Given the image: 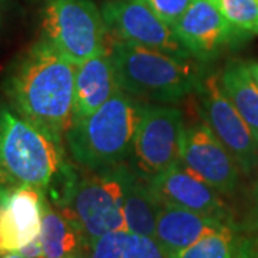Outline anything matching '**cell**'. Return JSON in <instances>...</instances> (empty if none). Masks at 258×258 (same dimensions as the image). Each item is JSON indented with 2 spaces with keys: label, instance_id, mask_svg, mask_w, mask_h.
Listing matches in <instances>:
<instances>
[{
  "label": "cell",
  "instance_id": "obj_3",
  "mask_svg": "<svg viewBox=\"0 0 258 258\" xmlns=\"http://www.w3.org/2000/svg\"><path fill=\"white\" fill-rule=\"evenodd\" d=\"M128 166L122 164L79 175L66 165L46 191L56 208L82 231L89 244L111 231L126 230L123 197Z\"/></svg>",
  "mask_w": 258,
  "mask_h": 258
},
{
  "label": "cell",
  "instance_id": "obj_7",
  "mask_svg": "<svg viewBox=\"0 0 258 258\" xmlns=\"http://www.w3.org/2000/svg\"><path fill=\"white\" fill-rule=\"evenodd\" d=\"M184 129V115L179 108L147 103L137 129L129 166L139 176L149 179L179 164Z\"/></svg>",
  "mask_w": 258,
  "mask_h": 258
},
{
  "label": "cell",
  "instance_id": "obj_2",
  "mask_svg": "<svg viewBox=\"0 0 258 258\" xmlns=\"http://www.w3.org/2000/svg\"><path fill=\"white\" fill-rule=\"evenodd\" d=\"M145 108L147 102L120 89L92 115L71 123L64 142L72 159L92 172L126 164Z\"/></svg>",
  "mask_w": 258,
  "mask_h": 258
},
{
  "label": "cell",
  "instance_id": "obj_13",
  "mask_svg": "<svg viewBox=\"0 0 258 258\" xmlns=\"http://www.w3.org/2000/svg\"><path fill=\"white\" fill-rule=\"evenodd\" d=\"M43 195V191L30 186H19L10 192L0 214V255L18 252L40 235Z\"/></svg>",
  "mask_w": 258,
  "mask_h": 258
},
{
  "label": "cell",
  "instance_id": "obj_25",
  "mask_svg": "<svg viewBox=\"0 0 258 258\" xmlns=\"http://www.w3.org/2000/svg\"><path fill=\"white\" fill-rule=\"evenodd\" d=\"M12 191H13V189L10 188L9 185L5 184V182L0 179V214L5 210V207H6V204H8V200H9V195Z\"/></svg>",
  "mask_w": 258,
  "mask_h": 258
},
{
  "label": "cell",
  "instance_id": "obj_10",
  "mask_svg": "<svg viewBox=\"0 0 258 258\" xmlns=\"http://www.w3.org/2000/svg\"><path fill=\"white\" fill-rule=\"evenodd\" d=\"M181 164L224 197L232 195L240 185L237 162L204 119L185 126Z\"/></svg>",
  "mask_w": 258,
  "mask_h": 258
},
{
  "label": "cell",
  "instance_id": "obj_15",
  "mask_svg": "<svg viewBox=\"0 0 258 258\" xmlns=\"http://www.w3.org/2000/svg\"><path fill=\"white\" fill-rule=\"evenodd\" d=\"M120 91L111 50L88 59L76 66L72 122L83 119L98 111L105 102Z\"/></svg>",
  "mask_w": 258,
  "mask_h": 258
},
{
  "label": "cell",
  "instance_id": "obj_16",
  "mask_svg": "<svg viewBox=\"0 0 258 258\" xmlns=\"http://www.w3.org/2000/svg\"><path fill=\"white\" fill-rule=\"evenodd\" d=\"M40 242L45 258H89L91 244L74 222L43 195Z\"/></svg>",
  "mask_w": 258,
  "mask_h": 258
},
{
  "label": "cell",
  "instance_id": "obj_1",
  "mask_svg": "<svg viewBox=\"0 0 258 258\" xmlns=\"http://www.w3.org/2000/svg\"><path fill=\"white\" fill-rule=\"evenodd\" d=\"M76 66L45 37L10 66L3 89L12 109L63 144L72 122Z\"/></svg>",
  "mask_w": 258,
  "mask_h": 258
},
{
  "label": "cell",
  "instance_id": "obj_21",
  "mask_svg": "<svg viewBox=\"0 0 258 258\" xmlns=\"http://www.w3.org/2000/svg\"><path fill=\"white\" fill-rule=\"evenodd\" d=\"M129 234L126 230L111 231L91 242L89 258H122Z\"/></svg>",
  "mask_w": 258,
  "mask_h": 258
},
{
  "label": "cell",
  "instance_id": "obj_20",
  "mask_svg": "<svg viewBox=\"0 0 258 258\" xmlns=\"http://www.w3.org/2000/svg\"><path fill=\"white\" fill-rule=\"evenodd\" d=\"M244 36L258 35V0H211Z\"/></svg>",
  "mask_w": 258,
  "mask_h": 258
},
{
  "label": "cell",
  "instance_id": "obj_9",
  "mask_svg": "<svg viewBox=\"0 0 258 258\" xmlns=\"http://www.w3.org/2000/svg\"><path fill=\"white\" fill-rule=\"evenodd\" d=\"M106 28L123 42L154 49L179 59H192L165 23L144 0H109L102 6Z\"/></svg>",
  "mask_w": 258,
  "mask_h": 258
},
{
  "label": "cell",
  "instance_id": "obj_27",
  "mask_svg": "<svg viewBox=\"0 0 258 258\" xmlns=\"http://www.w3.org/2000/svg\"><path fill=\"white\" fill-rule=\"evenodd\" d=\"M8 3H9V0H0V23L3 22V18H5V15H6Z\"/></svg>",
  "mask_w": 258,
  "mask_h": 258
},
{
  "label": "cell",
  "instance_id": "obj_18",
  "mask_svg": "<svg viewBox=\"0 0 258 258\" xmlns=\"http://www.w3.org/2000/svg\"><path fill=\"white\" fill-rule=\"evenodd\" d=\"M218 82L258 142V88L249 75L245 60L232 59L224 66Z\"/></svg>",
  "mask_w": 258,
  "mask_h": 258
},
{
  "label": "cell",
  "instance_id": "obj_17",
  "mask_svg": "<svg viewBox=\"0 0 258 258\" xmlns=\"http://www.w3.org/2000/svg\"><path fill=\"white\" fill-rule=\"evenodd\" d=\"M161 207L162 203L149 182L128 166L123 197V217L128 232L154 237Z\"/></svg>",
  "mask_w": 258,
  "mask_h": 258
},
{
  "label": "cell",
  "instance_id": "obj_5",
  "mask_svg": "<svg viewBox=\"0 0 258 258\" xmlns=\"http://www.w3.org/2000/svg\"><path fill=\"white\" fill-rule=\"evenodd\" d=\"M64 166L63 144L12 108L0 106V179L5 184L46 192Z\"/></svg>",
  "mask_w": 258,
  "mask_h": 258
},
{
  "label": "cell",
  "instance_id": "obj_28",
  "mask_svg": "<svg viewBox=\"0 0 258 258\" xmlns=\"http://www.w3.org/2000/svg\"><path fill=\"white\" fill-rule=\"evenodd\" d=\"M0 258H23L20 254L18 252H8V254H3V255H0Z\"/></svg>",
  "mask_w": 258,
  "mask_h": 258
},
{
  "label": "cell",
  "instance_id": "obj_19",
  "mask_svg": "<svg viewBox=\"0 0 258 258\" xmlns=\"http://www.w3.org/2000/svg\"><path fill=\"white\" fill-rule=\"evenodd\" d=\"M174 258H254V248L237 227H228L205 235Z\"/></svg>",
  "mask_w": 258,
  "mask_h": 258
},
{
  "label": "cell",
  "instance_id": "obj_22",
  "mask_svg": "<svg viewBox=\"0 0 258 258\" xmlns=\"http://www.w3.org/2000/svg\"><path fill=\"white\" fill-rule=\"evenodd\" d=\"M122 258H168L154 237L129 234Z\"/></svg>",
  "mask_w": 258,
  "mask_h": 258
},
{
  "label": "cell",
  "instance_id": "obj_11",
  "mask_svg": "<svg viewBox=\"0 0 258 258\" xmlns=\"http://www.w3.org/2000/svg\"><path fill=\"white\" fill-rule=\"evenodd\" d=\"M178 40L198 62H208L234 40L245 37L222 16L211 0H192L172 25Z\"/></svg>",
  "mask_w": 258,
  "mask_h": 258
},
{
  "label": "cell",
  "instance_id": "obj_23",
  "mask_svg": "<svg viewBox=\"0 0 258 258\" xmlns=\"http://www.w3.org/2000/svg\"><path fill=\"white\" fill-rule=\"evenodd\" d=\"M151 9L157 13L169 26L184 15L192 0H144Z\"/></svg>",
  "mask_w": 258,
  "mask_h": 258
},
{
  "label": "cell",
  "instance_id": "obj_8",
  "mask_svg": "<svg viewBox=\"0 0 258 258\" xmlns=\"http://www.w3.org/2000/svg\"><path fill=\"white\" fill-rule=\"evenodd\" d=\"M195 93L201 118L227 148L240 171L251 175L258 169V142L230 99L224 95L218 76L203 78Z\"/></svg>",
  "mask_w": 258,
  "mask_h": 258
},
{
  "label": "cell",
  "instance_id": "obj_4",
  "mask_svg": "<svg viewBox=\"0 0 258 258\" xmlns=\"http://www.w3.org/2000/svg\"><path fill=\"white\" fill-rule=\"evenodd\" d=\"M109 50L120 89L141 101L176 103L195 92L204 78L192 59H179L119 39Z\"/></svg>",
  "mask_w": 258,
  "mask_h": 258
},
{
  "label": "cell",
  "instance_id": "obj_14",
  "mask_svg": "<svg viewBox=\"0 0 258 258\" xmlns=\"http://www.w3.org/2000/svg\"><path fill=\"white\" fill-rule=\"evenodd\" d=\"M228 227L237 225L211 215H204L181 207L162 204L161 211L158 214L154 238L165 252L166 257L174 258L205 235L225 230Z\"/></svg>",
  "mask_w": 258,
  "mask_h": 258
},
{
  "label": "cell",
  "instance_id": "obj_6",
  "mask_svg": "<svg viewBox=\"0 0 258 258\" xmlns=\"http://www.w3.org/2000/svg\"><path fill=\"white\" fill-rule=\"evenodd\" d=\"M42 32L75 66L106 50L108 28L93 0H45Z\"/></svg>",
  "mask_w": 258,
  "mask_h": 258
},
{
  "label": "cell",
  "instance_id": "obj_26",
  "mask_svg": "<svg viewBox=\"0 0 258 258\" xmlns=\"http://www.w3.org/2000/svg\"><path fill=\"white\" fill-rule=\"evenodd\" d=\"M247 66H248L249 75H251L252 81L255 82V85H257L258 88V62H255V60H248V62H247Z\"/></svg>",
  "mask_w": 258,
  "mask_h": 258
},
{
  "label": "cell",
  "instance_id": "obj_12",
  "mask_svg": "<svg viewBox=\"0 0 258 258\" xmlns=\"http://www.w3.org/2000/svg\"><path fill=\"white\" fill-rule=\"evenodd\" d=\"M162 204L211 215L234 224L224 195L201 178L189 172L181 162L147 179Z\"/></svg>",
  "mask_w": 258,
  "mask_h": 258
},
{
  "label": "cell",
  "instance_id": "obj_29",
  "mask_svg": "<svg viewBox=\"0 0 258 258\" xmlns=\"http://www.w3.org/2000/svg\"><path fill=\"white\" fill-rule=\"evenodd\" d=\"M255 215H257V224H258V182L255 185Z\"/></svg>",
  "mask_w": 258,
  "mask_h": 258
},
{
  "label": "cell",
  "instance_id": "obj_24",
  "mask_svg": "<svg viewBox=\"0 0 258 258\" xmlns=\"http://www.w3.org/2000/svg\"><path fill=\"white\" fill-rule=\"evenodd\" d=\"M18 254H20L23 258H45L43 257V248H42V242L40 237H37L33 241H30L25 247L19 249Z\"/></svg>",
  "mask_w": 258,
  "mask_h": 258
}]
</instances>
